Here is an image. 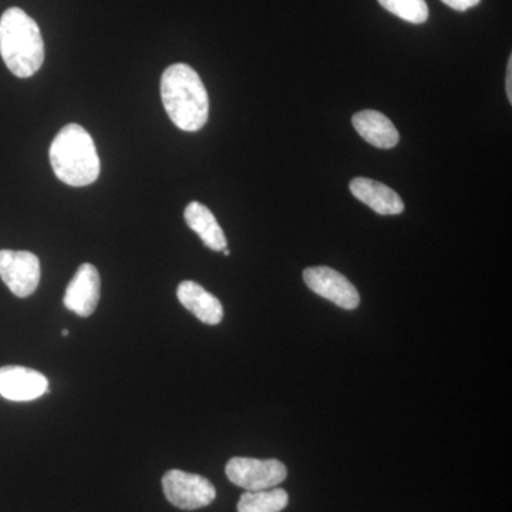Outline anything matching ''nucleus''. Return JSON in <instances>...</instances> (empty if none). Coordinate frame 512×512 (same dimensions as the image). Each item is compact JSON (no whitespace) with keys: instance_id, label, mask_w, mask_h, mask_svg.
Segmentation results:
<instances>
[{"instance_id":"4468645a","label":"nucleus","mask_w":512,"mask_h":512,"mask_svg":"<svg viewBox=\"0 0 512 512\" xmlns=\"http://www.w3.org/2000/svg\"><path fill=\"white\" fill-rule=\"evenodd\" d=\"M288 503L289 495L282 488L247 491L239 498L238 512H281Z\"/></svg>"},{"instance_id":"39448f33","label":"nucleus","mask_w":512,"mask_h":512,"mask_svg":"<svg viewBox=\"0 0 512 512\" xmlns=\"http://www.w3.org/2000/svg\"><path fill=\"white\" fill-rule=\"evenodd\" d=\"M163 490L174 507L185 511L207 507L217 497L210 480L181 470H170L164 474Z\"/></svg>"},{"instance_id":"dca6fc26","label":"nucleus","mask_w":512,"mask_h":512,"mask_svg":"<svg viewBox=\"0 0 512 512\" xmlns=\"http://www.w3.org/2000/svg\"><path fill=\"white\" fill-rule=\"evenodd\" d=\"M446 3L448 8L458 10V12H466L467 9L474 8L481 0H441Z\"/></svg>"},{"instance_id":"7ed1b4c3","label":"nucleus","mask_w":512,"mask_h":512,"mask_svg":"<svg viewBox=\"0 0 512 512\" xmlns=\"http://www.w3.org/2000/svg\"><path fill=\"white\" fill-rule=\"evenodd\" d=\"M56 177L72 187L93 184L100 175L96 144L86 128L70 123L57 133L49 151Z\"/></svg>"},{"instance_id":"1a4fd4ad","label":"nucleus","mask_w":512,"mask_h":512,"mask_svg":"<svg viewBox=\"0 0 512 512\" xmlns=\"http://www.w3.org/2000/svg\"><path fill=\"white\" fill-rule=\"evenodd\" d=\"M50 392L49 380L37 370L22 366L0 367V396L10 402H32Z\"/></svg>"},{"instance_id":"f257e3e1","label":"nucleus","mask_w":512,"mask_h":512,"mask_svg":"<svg viewBox=\"0 0 512 512\" xmlns=\"http://www.w3.org/2000/svg\"><path fill=\"white\" fill-rule=\"evenodd\" d=\"M161 99L168 117L180 130H201L210 117V97L200 74L185 63L167 67L161 76Z\"/></svg>"},{"instance_id":"6e6552de","label":"nucleus","mask_w":512,"mask_h":512,"mask_svg":"<svg viewBox=\"0 0 512 512\" xmlns=\"http://www.w3.org/2000/svg\"><path fill=\"white\" fill-rule=\"evenodd\" d=\"M100 291L101 279L96 266L80 265L64 293V306L80 318H89L99 305Z\"/></svg>"},{"instance_id":"9b49d317","label":"nucleus","mask_w":512,"mask_h":512,"mask_svg":"<svg viewBox=\"0 0 512 512\" xmlns=\"http://www.w3.org/2000/svg\"><path fill=\"white\" fill-rule=\"evenodd\" d=\"M177 298L187 311L205 325H218L224 318V308L220 299L205 291L197 282H181L178 285Z\"/></svg>"},{"instance_id":"f03ea898","label":"nucleus","mask_w":512,"mask_h":512,"mask_svg":"<svg viewBox=\"0 0 512 512\" xmlns=\"http://www.w3.org/2000/svg\"><path fill=\"white\" fill-rule=\"evenodd\" d=\"M0 56L20 79L39 72L45 62V42L39 25L25 10L9 8L0 18Z\"/></svg>"},{"instance_id":"f8f14e48","label":"nucleus","mask_w":512,"mask_h":512,"mask_svg":"<svg viewBox=\"0 0 512 512\" xmlns=\"http://www.w3.org/2000/svg\"><path fill=\"white\" fill-rule=\"evenodd\" d=\"M352 124L363 140L376 148H393L400 136L392 120L375 110H363L352 117Z\"/></svg>"},{"instance_id":"423d86ee","label":"nucleus","mask_w":512,"mask_h":512,"mask_svg":"<svg viewBox=\"0 0 512 512\" xmlns=\"http://www.w3.org/2000/svg\"><path fill=\"white\" fill-rule=\"evenodd\" d=\"M0 278L18 298H28L39 288L40 261L29 251H0Z\"/></svg>"},{"instance_id":"ddd939ff","label":"nucleus","mask_w":512,"mask_h":512,"mask_svg":"<svg viewBox=\"0 0 512 512\" xmlns=\"http://www.w3.org/2000/svg\"><path fill=\"white\" fill-rule=\"evenodd\" d=\"M185 222L188 227L198 234L205 247L212 251L222 252L228 247L227 237L218 224L217 218L212 214L210 208L205 207L201 202H191L184 211Z\"/></svg>"},{"instance_id":"9d476101","label":"nucleus","mask_w":512,"mask_h":512,"mask_svg":"<svg viewBox=\"0 0 512 512\" xmlns=\"http://www.w3.org/2000/svg\"><path fill=\"white\" fill-rule=\"evenodd\" d=\"M350 192L367 207L379 215H399L404 211V202L392 188L370 178H353Z\"/></svg>"},{"instance_id":"0eeeda50","label":"nucleus","mask_w":512,"mask_h":512,"mask_svg":"<svg viewBox=\"0 0 512 512\" xmlns=\"http://www.w3.org/2000/svg\"><path fill=\"white\" fill-rule=\"evenodd\" d=\"M303 281L311 291L339 308L353 311L359 306L360 295L355 285L346 276L329 268V266H313L303 272Z\"/></svg>"},{"instance_id":"6ab92c4d","label":"nucleus","mask_w":512,"mask_h":512,"mask_svg":"<svg viewBox=\"0 0 512 512\" xmlns=\"http://www.w3.org/2000/svg\"><path fill=\"white\" fill-rule=\"evenodd\" d=\"M62 335L63 336H69V330L64 329L63 332H62Z\"/></svg>"},{"instance_id":"a211bd4d","label":"nucleus","mask_w":512,"mask_h":512,"mask_svg":"<svg viewBox=\"0 0 512 512\" xmlns=\"http://www.w3.org/2000/svg\"><path fill=\"white\" fill-rule=\"evenodd\" d=\"M222 252H224L225 256H229V254H231V252H229L228 248H225L224 251H222Z\"/></svg>"},{"instance_id":"20e7f679","label":"nucleus","mask_w":512,"mask_h":512,"mask_svg":"<svg viewBox=\"0 0 512 512\" xmlns=\"http://www.w3.org/2000/svg\"><path fill=\"white\" fill-rule=\"evenodd\" d=\"M225 473L231 483L247 491L269 490L284 483L288 477L285 464L275 458L234 457L228 461Z\"/></svg>"},{"instance_id":"2eb2a0df","label":"nucleus","mask_w":512,"mask_h":512,"mask_svg":"<svg viewBox=\"0 0 512 512\" xmlns=\"http://www.w3.org/2000/svg\"><path fill=\"white\" fill-rule=\"evenodd\" d=\"M384 9L406 22L421 25L429 19L426 0H377Z\"/></svg>"},{"instance_id":"f3484780","label":"nucleus","mask_w":512,"mask_h":512,"mask_svg":"<svg viewBox=\"0 0 512 512\" xmlns=\"http://www.w3.org/2000/svg\"><path fill=\"white\" fill-rule=\"evenodd\" d=\"M505 89H507V96L510 103H512V57L508 59L507 66V82H505Z\"/></svg>"}]
</instances>
